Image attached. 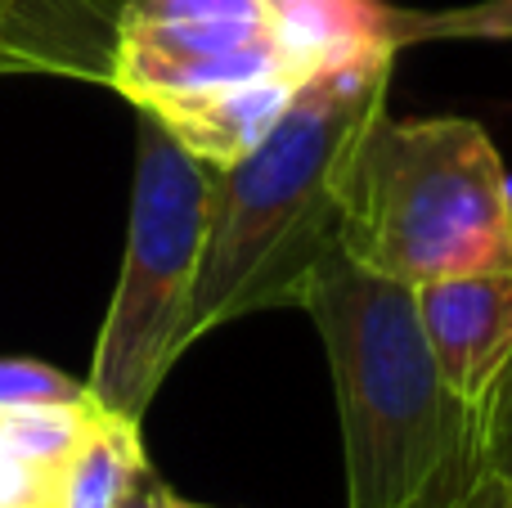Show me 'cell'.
Instances as JSON below:
<instances>
[{
    "mask_svg": "<svg viewBox=\"0 0 512 508\" xmlns=\"http://www.w3.org/2000/svg\"><path fill=\"white\" fill-rule=\"evenodd\" d=\"M297 86L301 81H292L288 72H265V77L230 81V86H212L198 90V95L162 99V104H149L144 113L158 117L189 158L221 171L234 167L239 158H248L256 144L279 126Z\"/></svg>",
    "mask_w": 512,
    "mask_h": 508,
    "instance_id": "cell-6",
    "label": "cell"
},
{
    "mask_svg": "<svg viewBox=\"0 0 512 508\" xmlns=\"http://www.w3.org/2000/svg\"><path fill=\"white\" fill-rule=\"evenodd\" d=\"M212 207V167L189 158L153 113L135 108V185L126 252L90 356V401L113 414H149L185 356L189 297L198 284Z\"/></svg>",
    "mask_w": 512,
    "mask_h": 508,
    "instance_id": "cell-4",
    "label": "cell"
},
{
    "mask_svg": "<svg viewBox=\"0 0 512 508\" xmlns=\"http://www.w3.org/2000/svg\"><path fill=\"white\" fill-rule=\"evenodd\" d=\"M391 68L396 59H364L306 77L248 158L212 171L185 351L243 315L301 306L319 270L342 257L346 180L387 113Z\"/></svg>",
    "mask_w": 512,
    "mask_h": 508,
    "instance_id": "cell-1",
    "label": "cell"
},
{
    "mask_svg": "<svg viewBox=\"0 0 512 508\" xmlns=\"http://www.w3.org/2000/svg\"><path fill=\"white\" fill-rule=\"evenodd\" d=\"M396 41H512V0H477L454 9H400L396 5Z\"/></svg>",
    "mask_w": 512,
    "mask_h": 508,
    "instance_id": "cell-11",
    "label": "cell"
},
{
    "mask_svg": "<svg viewBox=\"0 0 512 508\" xmlns=\"http://www.w3.org/2000/svg\"><path fill=\"white\" fill-rule=\"evenodd\" d=\"M171 508H207V504H194V500H180V495H171Z\"/></svg>",
    "mask_w": 512,
    "mask_h": 508,
    "instance_id": "cell-18",
    "label": "cell"
},
{
    "mask_svg": "<svg viewBox=\"0 0 512 508\" xmlns=\"http://www.w3.org/2000/svg\"><path fill=\"white\" fill-rule=\"evenodd\" d=\"M472 410H477L486 473H499L512 482V360L504 374L495 378V387L486 392V401L472 405Z\"/></svg>",
    "mask_w": 512,
    "mask_h": 508,
    "instance_id": "cell-13",
    "label": "cell"
},
{
    "mask_svg": "<svg viewBox=\"0 0 512 508\" xmlns=\"http://www.w3.org/2000/svg\"><path fill=\"white\" fill-rule=\"evenodd\" d=\"M301 311L328 356L346 508H459L486 477L481 428L436 369L414 288L333 257Z\"/></svg>",
    "mask_w": 512,
    "mask_h": 508,
    "instance_id": "cell-2",
    "label": "cell"
},
{
    "mask_svg": "<svg viewBox=\"0 0 512 508\" xmlns=\"http://www.w3.org/2000/svg\"><path fill=\"white\" fill-rule=\"evenodd\" d=\"M27 72H36L32 59H27L14 41H5V36H0V77H27Z\"/></svg>",
    "mask_w": 512,
    "mask_h": 508,
    "instance_id": "cell-17",
    "label": "cell"
},
{
    "mask_svg": "<svg viewBox=\"0 0 512 508\" xmlns=\"http://www.w3.org/2000/svg\"><path fill=\"white\" fill-rule=\"evenodd\" d=\"M50 482L0 441V508H45Z\"/></svg>",
    "mask_w": 512,
    "mask_h": 508,
    "instance_id": "cell-14",
    "label": "cell"
},
{
    "mask_svg": "<svg viewBox=\"0 0 512 508\" xmlns=\"http://www.w3.org/2000/svg\"><path fill=\"white\" fill-rule=\"evenodd\" d=\"M414 297L445 387L463 405H481L512 360V270L436 279Z\"/></svg>",
    "mask_w": 512,
    "mask_h": 508,
    "instance_id": "cell-5",
    "label": "cell"
},
{
    "mask_svg": "<svg viewBox=\"0 0 512 508\" xmlns=\"http://www.w3.org/2000/svg\"><path fill=\"white\" fill-rule=\"evenodd\" d=\"M342 257L405 288L512 270L508 171L486 126L382 113L346 180Z\"/></svg>",
    "mask_w": 512,
    "mask_h": 508,
    "instance_id": "cell-3",
    "label": "cell"
},
{
    "mask_svg": "<svg viewBox=\"0 0 512 508\" xmlns=\"http://www.w3.org/2000/svg\"><path fill=\"white\" fill-rule=\"evenodd\" d=\"M122 508H171V491L149 473V477H144V482L131 491V500H126Z\"/></svg>",
    "mask_w": 512,
    "mask_h": 508,
    "instance_id": "cell-16",
    "label": "cell"
},
{
    "mask_svg": "<svg viewBox=\"0 0 512 508\" xmlns=\"http://www.w3.org/2000/svg\"><path fill=\"white\" fill-rule=\"evenodd\" d=\"M149 473L140 419L95 405L77 446L54 468L45 508H122Z\"/></svg>",
    "mask_w": 512,
    "mask_h": 508,
    "instance_id": "cell-9",
    "label": "cell"
},
{
    "mask_svg": "<svg viewBox=\"0 0 512 508\" xmlns=\"http://www.w3.org/2000/svg\"><path fill=\"white\" fill-rule=\"evenodd\" d=\"M86 378H68L45 360H0V410H41V405L86 401Z\"/></svg>",
    "mask_w": 512,
    "mask_h": 508,
    "instance_id": "cell-12",
    "label": "cell"
},
{
    "mask_svg": "<svg viewBox=\"0 0 512 508\" xmlns=\"http://www.w3.org/2000/svg\"><path fill=\"white\" fill-rule=\"evenodd\" d=\"M95 401L77 405H41V410H0V441L23 459L27 468L50 482L54 468L68 459V450L77 446V437L86 432Z\"/></svg>",
    "mask_w": 512,
    "mask_h": 508,
    "instance_id": "cell-10",
    "label": "cell"
},
{
    "mask_svg": "<svg viewBox=\"0 0 512 508\" xmlns=\"http://www.w3.org/2000/svg\"><path fill=\"white\" fill-rule=\"evenodd\" d=\"M122 0H0V36L50 77L104 81Z\"/></svg>",
    "mask_w": 512,
    "mask_h": 508,
    "instance_id": "cell-8",
    "label": "cell"
},
{
    "mask_svg": "<svg viewBox=\"0 0 512 508\" xmlns=\"http://www.w3.org/2000/svg\"><path fill=\"white\" fill-rule=\"evenodd\" d=\"M274 41L292 81L351 68L364 59H396V5L387 0H274Z\"/></svg>",
    "mask_w": 512,
    "mask_h": 508,
    "instance_id": "cell-7",
    "label": "cell"
},
{
    "mask_svg": "<svg viewBox=\"0 0 512 508\" xmlns=\"http://www.w3.org/2000/svg\"><path fill=\"white\" fill-rule=\"evenodd\" d=\"M459 508H512V482L499 477V473H486Z\"/></svg>",
    "mask_w": 512,
    "mask_h": 508,
    "instance_id": "cell-15",
    "label": "cell"
}]
</instances>
